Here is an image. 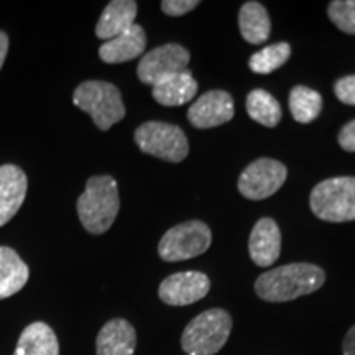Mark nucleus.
I'll return each mask as SVG.
<instances>
[{
  "instance_id": "obj_1",
  "label": "nucleus",
  "mask_w": 355,
  "mask_h": 355,
  "mask_svg": "<svg viewBox=\"0 0 355 355\" xmlns=\"http://www.w3.org/2000/svg\"><path fill=\"white\" fill-rule=\"evenodd\" d=\"M326 282L324 270L313 263H290L261 273L255 293L268 303H286L318 291Z\"/></svg>"
},
{
  "instance_id": "obj_2",
  "label": "nucleus",
  "mask_w": 355,
  "mask_h": 355,
  "mask_svg": "<svg viewBox=\"0 0 355 355\" xmlns=\"http://www.w3.org/2000/svg\"><path fill=\"white\" fill-rule=\"evenodd\" d=\"M76 206L79 220L89 234L107 232L121 209L117 181L109 175L89 178Z\"/></svg>"
},
{
  "instance_id": "obj_3",
  "label": "nucleus",
  "mask_w": 355,
  "mask_h": 355,
  "mask_svg": "<svg viewBox=\"0 0 355 355\" xmlns=\"http://www.w3.org/2000/svg\"><path fill=\"white\" fill-rule=\"evenodd\" d=\"M230 331L232 318L227 311L207 309L184 327L181 347L188 355H216L227 344Z\"/></svg>"
},
{
  "instance_id": "obj_4",
  "label": "nucleus",
  "mask_w": 355,
  "mask_h": 355,
  "mask_svg": "<svg viewBox=\"0 0 355 355\" xmlns=\"http://www.w3.org/2000/svg\"><path fill=\"white\" fill-rule=\"evenodd\" d=\"M309 206L321 220H355V178L337 176L321 181L311 191Z\"/></svg>"
},
{
  "instance_id": "obj_5",
  "label": "nucleus",
  "mask_w": 355,
  "mask_h": 355,
  "mask_svg": "<svg viewBox=\"0 0 355 355\" xmlns=\"http://www.w3.org/2000/svg\"><path fill=\"white\" fill-rule=\"evenodd\" d=\"M73 102L83 112L91 115L101 130H109L125 117L121 91L110 83L86 81L79 84L73 94Z\"/></svg>"
},
{
  "instance_id": "obj_6",
  "label": "nucleus",
  "mask_w": 355,
  "mask_h": 355,
  "mask_svg": "<svg viewBox=\"0 0 355 355\" xmlns=\"http://www.w3.org/2000/svg\"><path fill=\"white\" fill-rule=\"evenodd\" d=\"M135 144L146 155L163 162L180 163L188 157L189 144L186 133L166 122H145L135 130Z\"/></svg>"
},
{
  "instance_id": "obj_7",
  "label": "nucleus",
  "mask_w": 355,
  "mask_h": 355,
  "mask_svg": "<svg viewBox=\"0 0 355 355\" xmlns=\"http://www.w3.org/2000/svg\"><path fill=\"white\" fill-rule=\"evenodd\" d=\"M212 232L201 220L178 224L163 235L158 254L165 261H183L202 255L211 247Z\"/></svg>"
},
{
  "instance_id": "obj_8",
  "label": "nucleus",
  "mask_w": 355,
  "mask_h": 355,
  "mask_svg": "<svg viewBox=\"0 0 355 355\" xmlns=\"http://www.w3.org/2000/svg\"><path fill=\"white\" fill-rule=\"evenodd\" d=\"M286 176L288 170L283 163L272 158H260L242 171L237 186L243 198L261 201L279 191Z\"/></svg>"
},
{
  "instance_id": "obj_9",
  "label": "nucleus",
  "mask_w": 355,
  "mask_h": 355,
  "mask_svg": "<svg viewBox=\"0 0 355 355\" xmlns=\"http://www.w3.org/2000/svg\"><path fill=\"white\" fill-rule=\"evenodd\" d=\"M189 51L178 43H168L155 48L141 58L137 74L146 86H155L173 74L186 71L189 63Z\"/></svg>"
},
{
  "instance_id": "obj_10",
  "label": "nucleus",
  "mask_w": 355,
  "mask_h": 355,
  "mask_svg": "<svg viewBox=\"0 0 355 355\" xmlns=\"http://www.w3.org/2000/svg\"><path fill=\"white\" fill-rule=\"evenodd\" d=\"M211 290L207 275L201 272L173 273L162 282L158 296L170 306H188L201 301Z\"/></svg>"
},
{
  "instance_id": "obj_11",
  "label": "nucleus",
  "mask_w": 355,
  "mask_h": 355,
  "mask_svg": "<svg viewBox=\"0 0 355 355\" xmlns=\"http://www.w3.org/2000/svg\"><path fill=\"white\" fill-rule=\"evenodd\" d=\"M234 99L225 91H207L188 109V121L196 128H212L232 121Z\"/></svg>"
},
{
  "instance_id": "obj_12",
  "label": "nucleus",
  "mask_w": 355,
  "mask_h": 355,
  "mask_svg": "<svg viewBox=\"0 0 355 355\" xmlns=\"http://www.w3.org/2000/svg\"><path fill=\"white\" fill-rule=\"evenodd\" d=\"M248 252L255 265L272 266L282 254V232L278 224L270 217H263L254 225L248 239Z\"/></svg>"
},
{
  "instance_id": "obj_13",
  "label": "nucleus",
  "mask_w": 355,
  "mask_h": 355,
  "mask_svg": "<svg viewBox=\"0 0 355 355\" xmlns=\"http://www.w3.org/2000/svg\"><path fill=\"white\" fill-rule=\"evenodd\" d=\"M28 180L15 165L0 166V227L19 212L26 198Z\"/></svg>"
},
{
  "instance_id": "obj_14",
  "label": "nucleus",
  "mask_w": 355,
  "mask_h": 355,
  "mask_svg": "<svg viewBox=\"0 0 355 355\" xmlns=\"http://www.w3.org/2000/svg\"><path fill=\"white\" fill-rule=\"evenodd\" d=\"M137 347V332L125 319H110L97 334V355H133Z\"/></svg>"
},
{
  "instance_id": "obj_15",
  "label": "nucleus",
  "mask_w": 355,
  "mask_h": 355,
  "mask_svg": "<svg viewBox=\"0 0 355 355\" xmlns=\"http://www.w3.org/2000/svg\"><path fill=\"white\" fill-rule=\"evenodd\" d=\"M146 48V35L140 25H132L127 32L105 42L99 48V56L104 63L119 64L135 60L144 55Z\"/></svg>"
},
{
  "instance_id": "obj_16",
  "label": "nucleus",
  "mask_w": 355,
  "mask_h": 355,
  "mask_svg": "<svg viewBox=\"0 0 355 355\" xmlns=\"http://www.w3.org/2000/svg\"><path fill=\"white\" fill-rule=\"evenodd\" d=\"M137 12H139V6L133 0H114V2H110L97 21L96 37L109 42V40L127 32L132 25H135Z\"/></svg>"
},
{
  "instance_id": "obj_17",
  "label": "nucleus",
  "mask_w": 355,
  "mask_h": 355,
  "mask_svg": "<svg viewBox=\"0 0 355 355\" xmlns=\"http://www.w3.org/2000/svg\"><path fill=\"white\" fill-rule=\"evenodd\" d=\"M153 99L165 107L183 105L198 94V83L188 69L163 79L152 87Z\"/></svg>"
},
{
  "instance_id": "obj_18",
  "label": "nucleus",
  "mask_w": 355,
  "mask_h": 355,
  "mask_svg": "<svg viewBox=\"0 0 355 355\" xmlns=\"http://www.w3.org/2000/svg\"><path fill=\"white\" fill-rule=\"evenodd\" d=\"M13 355H60L55 331L44 322H32L20 334Z\"/></svg>"
},
{
  "instance_id": "obj_19",
  "label": "nucleus",
  "mask_w": 355,
  "mask_h": 355,
  "mask_svg": "<svg viewBox=\"0 0 355 355\" xmlns=\"http://www.w3.org/2000/svg\"><path fill=\"white\" fill-rule=\"evenodd\" d=\"M30 270L10 247H0V300L10 298L26 285Z\"/></svg>"
},
{
  "instance_id": "obj_20",
  "label": "nucleus",
  "mask_w": 355,
  "mask_h": 355,
  "mask_svg": "<svg viewBox=\"0 0 355 355\" xmlns=\"http://www.w3.org/2000/svg\"><path fill=\"white\" fill-rule=\"evenodd\" d=\"M239 28L245 42L252 44L265 43L272 30L266 8L259 2L243 3L239 12Z\"/></svg>"
},
{
  "instance_id": "obj_21",
  "label": "nucleus",
  "mask_w": 355,
  "mask_h": 355,
  "mask_svg": "<svg viewBox=\"0 0 355 355\" xmlns=\"http://www.w3.org/2000/svg\"><path fill=\"white\" fill-rule=\"evenodd\" d=\"M247 112L252 121L265 127H277L282 121V105L265 89H254L247 96Z\"/></svg>"
},
{
  "instance_id": "obj_22",
  "label": "nucleus",
  "mask_w": 355,
  "mask_h": 355,
  "mask_svg": "<svg viewBox=\"0 0 355 355\" xmlns=\"http://www.w3.org/2000/svg\"><path fill=\"white\" fill-rule=\"evenodd\" d=\"M290 110L293 119L300 123L316 121L322 110V97L308 86H296L290 92Z\"/></svg>"
},
{
  "instance_id": "obj_23",
  "label": "nucleus",
  "mask_w": 355,
  "mask_h": 355,
  "mask_svg": "<svg viewBox=\"0 0 355 355\" xmlns=\"http://www.w3.org/2000/svg\"><path fill=\"white\" fill-rule=\"evenodd\" d=\"M291 46L288 43H275L263 50L254 53L248 60V66L257 74H270L282 68L290 60Z\"/></svg>"
},
{
  "instance_id": "obj_24",
  "label": "nucleus",
  "mask_w": 355,
  "mask_h": 355,
  "mask_svg": "<svg viewBox=\"0 0 355 355\" xmlns=\"http://www.w3.org/2000/svg\"><path fill=\"white\" fill-rule=\"evenodd\" d=\"M327 15L337 28L355 35V0H334L327 7Z\"/></svg>"
},
{
  "instance_id": "obj_25",
  "label": "nucleus",
  "mask_w": 355,
  "mask_h": 355,
  "mask_svg": "<svg viewBox=\"0 0 355 355\" xmlns=\"http://www.w3.org/2000/svg\"><path fill=\"white\" fill-rule=\"evenodd\" d=\"M334 94L344 104L355 105V74L340 78L334 86Z\"/></svg>"
},
{
  "instance_id": "obj_26",
  "label": "nucleus",
  "mask_w": 355,
  "mask_h": 355,
  "mask_svg": "<svg viewBox=\"0 0 355 355\" xmlns=\"http://www.w3.org/2000/svg\"><path fill=\"white\" fill-rule=\"evenodd\" d=\"M199 6L198 0H163L162 10L170 17H181L194 10Z\"/></svg>"
},
{
  "instance_id": "obj_27",
  "label": "nucleus",
  "mask_w": 355,
  "mask_h": 355,
  "mask_svg": "<svg viewBox=\"0 0 355 355\" xmlns=\"http://www.w3.org/2000/svg\"><path fill=\"white\" fill-rule=\"evenodd\" d=\"M339 145L345 152H355V121L345 123L339 132Z\"/></svg>"
},
{
  "instance_id": "obj_28",
  "label": "nucleus",
  "mask_w": 355,
  "mask_h": 355,
  "mask_svg": "<svg viewBox=\"0 0 355 355\" xmlns=\"http://www.w3.org/2000/svg\"><path fill=\"white\" fill-rule=\"evenodd\" d=\"M343 354L344 355H355V326L350 327L349 332L344 337Z\"/></svg>"
},
{
  "instance_id": "obj_29",
  "label": "nucleus",
  "mask_w": 355,
  "mask_h": 355,
  "mask_svg": "<svg viewBox=\"0 0 355 355\" xmlns=\"http://www.w3.org/2000/svg\"><path fill=\"white\" fill-rule=\"evenodd\" d=\"M8 53V37L7 33L0 32V68L3 66V61H6Z\"/></svg>"
}]
</instances>
